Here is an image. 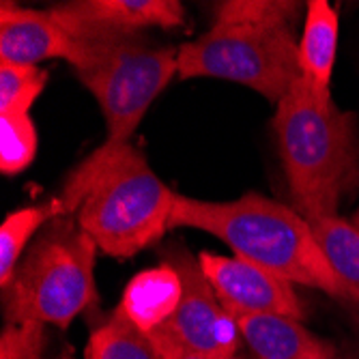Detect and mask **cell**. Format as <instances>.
<instances>
[{"instance_id": "2", "label": "cell", "mask_w": 359, "mask_h": 359, "mask_svg": "<svg viewBox=\"0 0 359 359\" xmlns=\"http://www.w3.org/2000/svg\"><path fill=\"white\" fill-rule=\"evenodd\" d=\"M170 228H196L213 235L250 265L290 284L318 288L344 299L342 284L325 258L308 219L278 201L254 191L226 203L177 194Z\"/></svg>"}, {"instance_id": "7", "label": "cell", "mask_w": 359, "mask_h": 359, "mask_svg": "<svg viewBox=\"0 0 359 359\" xmlns=\"http://www.w3.org/2000/svg\"><path fill=\"white\" fill-rule=\"evenodd\" d=\"M161 263L170 265L179 273L183 295L177 312L159 330L168 332L191 351L237 359L239 340H243L241 332L231 312L217 299L213 286L201 269L198 258L181 245H172L161 256Z\"/></svg>"}, {"instance_id": "23", "label": "cell", "mask_w": 359, "mask_h": 359, "mask_svg": "<svg viewBox=\"0 0 359 359\" xmlns=\"http://www.w3.org/2000/svg\"><path fill=\"white\" fill-rule=\"evenodd\" d=\"M351 222H353V226H357V228H359V207H357V211L353 213V217H351Z\"/></svg>"}, {"instance_id": "22", "label": "cell", "mask_w": 359, "mask_h": 359, "mask_svg": "<svg viewBox=\"0 0 359 359\" xmlns=\"http://www.w3.org/2000/svg\"><path fill=\"white\" fill-rule=\"evenodd\" d=\"M86 359H100V355H97V351L90 344L86 346Z\"/></svg>"}, {"instance_id": "25", "label": "cell", "mask_w": 359, "mask_h": 359, "mask_svg": "<svg viewBox=\"0 0 359 359\" xmlns=\"http://www.w3.org/2000/svg\"><path fill=\"white\" fill-rule=\"evenodd\" d=\"M332 359H355V357H348V355H338V353H336Z\"/></svg>"}, {"instance_id": "20", "label": "cell", "mask_w": 359, "mask_h": 359, "mask_svg": "<svg viewBox=\"0 0 359 359\" xmlns=\"http://www.w3.org/2000/svg\"><path fill=\"white\" fill-rule=\"evenodd\" d=\"M46 325H7L0 334V359H43Z\"/></svg>"}, {"instance_id": "12", "label": "cell", "mask_w": 359, "mask_h": 359, "mask_svg": "<svg viewBox=\"0 0 359 359\" xmlns=\"http://www.w3.org/2000/svg\"><path fill=\"white\" fill-rule=\"evenodd\" d=\"M181 295L183 284L179 273L170 265L161 263L159 267L132 278L118 306L140 332L151 334L164 327V323L177 312Z\"/></svg>"}, {"instance_id": "4", "label": "cell", "mask_w": 359, "mask_h": 359, "mask_svg": "<svg viewBox=\"0 0 359 359\" xmlns=\"http://www.w3.org/2000/svg\"><path fill=\"white\" fill-rule=\"evenodd\" d=\"M177 194L161 181L144 155L129 144L76 185H65L60 201L76 213L82 231L102 252L129 258L170 231Z\"/></svg>"}, {"instance_id": "21", "label": "cell", "mask_w": 359, "mask_h": 359, "mask_svg": "<svg viewBox=\"0 0 359 359\" xmlns=\"http://www.w3.org/2000/svg\"><path fill=\"white\" fill-rule=\"evenodd\" d=\"M149 338L159 348V353L164 355V359H224V357H213V355H205V353H198V351H191L185 344H181L179 340H175L164 330L151 332Z\"/></svg>"}, {"instance_id": "10", "label": "cell", "mask_w": 359, "mask_h": 359, "mask_svg": "<svg viewBox=\"0 0 359 359\" xmlns=\"http://www.w3.org/2000/svg\"><path fill=\"white\" fill-rule=\"evenodd\" d=\"M76 39L62 28L52 11L0 5V60L37 65L48 58L72 60Z\"/></svg>"}, {"instance_id": "24", "label": "cell", "mask_w": 359, "mask_h": 359, "mask_svg": "<svg viewBox=\"0 0 359 359\" xmlns=\"http://www.w3.org/2000/svg\"><path fill=\"white\" fill-rule=\"evenodd\" d=\"M58 359H76V357H74L72 353H67V351H65V353H62V355H60Z\"/></svg>"}, {"instance_id": "11", "label": "cell", "mask_w": 359, "mask_h": 359, "mask_svg": "<svg viewBox=\"0 0 359 359\" xmlns=\"http://www.w3.org/2000/svg\"><path fill=\"white\" fill-rule=\"evenodd\" d=\"M256 359H332L334 346L282 314H231Z\"/></svg>"}, {"instance_id": "18", "label": "cell", "mask_w": 359, "mask_h": 359, "mask_svg": "<svg viewBox=\"0 0 359 359\" xmlns=\"http://www.w3.org/2000/svg\"><path fill=\"white\" fill-rule=\"evenodd\" d=\"M48 84V72L37 65L0 60V114H28Z\"/></svg>"}, {"instance_id": "5", "label": "cell", "mask_w": 359, "mask_h": 359, "mask_svg": "<svg viewBox=\"0 0 359 359\" xmlns=\"http://www.w3.org/2000/svg\"><path fill=\"white\" fill-rule=\"evenodd\" d=\"M97 243L78 219H52L3 288L7 325L41 323L65 330L84 310L97 304L95 254Z\"/></svg>"}, {"instance_id": "17", "label": "cell", "mask_w": 359, "mask_h": 359, "mask_svg": "<svg viewBox=\"0 0 359 359\" xmlns=\"http://www.w3.org/2000/svg\"><path fill=\"white\" fill-rule=\"evenodd\" d=\"M302 3L288 0H222L213 9V24L239 26H290Z\"/></svg>"}, {"instance_id": "16", "label": "cell", "mask_w": 359, "mask_h": 359, "mask_svg": "<svg viewBox=\"0 0 359 359\" xmlns=\"http://www.w3.org/2000/svg\"><path fill=\"white\" fill-rule=\"evenodd\" d=\"M88 344L97 351L100 359H164L149 334L140 332L125 316L121 306H116L110 318L93 332Z\"/></svg>"}, {"instance_id": "8", "label": "cell", "mask_w": 359, "mask_h": 359, "mask_svg": "<svg viewBox=\"0 0 359 359\" xmlns=\"http://www.w3.org/2000/svg\"><path fill=\"white\" fill-rule=\"evenodd\" d=\"M198 263L217 299L231 314H282L304 318L292 284L233 256L201 252Z\"/></svg>"}, {"instance_id": "1", "label": "cell", "mask_w": 359, "mask_h": 359, "mask_svg": "<svg viewBox=\"0 0 359 359\" xmlns=\"http://www.w3.org/2000/svg\"><path fill=\"white\" fill-rule=\"evenodd\" d=\"M273 129L295 211L338 215L359 185L357 114L340 110L330 90L299 78L278 104Z\"/></svg>"}, {"instance_id": "3", "label": "cell", "mask_w": 359, "mask_h": 359, "mask_svg": "<svg viewBox=\"0 0 359 359\" xmlns=\"http://www.w3.org/2000/svg\"><path fill=\"white\" fill-rule=\"evenodd\" d=\"M69 60L78 80L95 95L106 118V142L72 172L65 185H76L129 147L140 121L157 95L177 76L179 50L157 46L147 35L74 37Z\"/></svg>"}, {"instance_id": "9", "label": "cell", "mask_w": 359, "mask_h": 359, "mask_svg": "<svg viewBox=\"0 0 359 359\" xmlns=\"http://www.w3.org/2000/svg\"><path fill=\"white\" fill-rule=\"evenodd\" d=\"M72 37L142 35L147 28H179L185 9L179 0H76L50 9Z\"/></svg>"}, {"instance_id": "6", "label": "cell", "mask_w": 359, "mask_h": 359, "mask_svg": "<svg viewBox=\"0 0 359 359\" xmlns=\"http://www.w3.org/2000/svg\"><path fill=\"white\" fill-rule=\"evenodd\" d=\"M297 43L290 26L213 24L179 48L177 74L239 82L278 106L302 78Z\"/></svg>"}, {"instance_id": "13", "label": "cell", "mask_w": 359, "mask_h": 359, "mask_svg": "<svg viewBox=\"0 0 359 359\" xmlns=\"http://www.w3.org/2000/svg\"><path fill=\"white\" fill-rule=\"evenodd\" d=\"M340 20L327 0H310L306 5V24L297 43L302 78L316 88L330 90L338 52Z\"/></svg>"}, {"instance_id": "14", "label": "cell", "mask_w": 359, "mask_h": 359, "mask_svg": "<svg viewBox=\"0 0 359 359\" xmlns=\"http://www.w3.org/2000/svg\"><path fill=\"white\" fill-rule=\"evenodd\" d=\"M306 219L342 284L344 299L359 304V228L340 215H316Z\"/></svg>"}, {"instance_id": "15", "label": "cell", "mask_w": 359, "mask_h": 359, "mask_svg": "<svg viewBox=\"0 0 359 359\" xmlns=\"http://www.w3.org/2000/svg\"><path fill=\"white\" fill-rule=\"evenodd\" d=\"M67 215L60 196L41 205H30L9 213L0 226V286H7L28 250L30 239L52 219Z\"/></svg>"}, {"instance_id": "19", "label": "cell", "mask_w": 359, "mask_h": 359, "mask_svg": "<svg viewBox=\"0 0 359 359\" xmlns=\"http://www.w3.org/2000/svg\"><path fill=\"white\" fill-rule=\"evenodd\" d=\"M37 153V129L30 114H0V170L18 175Z\"/></svg>"}]
</instances>
